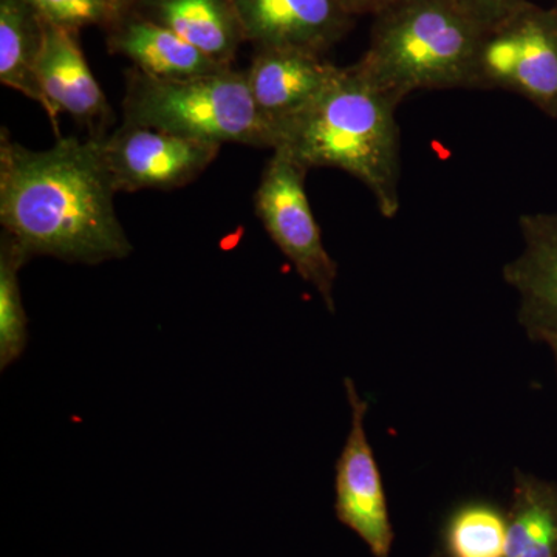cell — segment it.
<instances>
[{
  "label": "cell",
  "instance_id": "6da1fadb",
  "mask_svg": "<svg viewBox=\"0 0 557 557\" xmlns=\"http://www.w3.org/2000/svg\"><path fill=\"white\" fill-rule=\"evenodd\" d=\"M116 189L101 137H58L32 150L0 137V222L32 256L97 263L127 258L131 240L116 215Z\"/></svg>",
  "mask_w": 557,
  "mask_h": 557
},
{
  "label": "cell",
  "instance_id": "7a4b0ae2",
  "mask_svg": "<svg viewBox=\"0 0 557 557\" xmlns=\"http://www.w3.org/2000/svg\"><path fill=\"white\" fill-rule=\"evenodd\" d=\"M398 106L357 65L336 67L321 97L282 134L277 148L304 170L338 168L354 175L372 193L381 215L394 219L401 178Z\"/></svg>",
  "mask_w": 557,
  "mask_h": 557
},
{
  "label": "cell",
  "instance_id": "3957f363",
  "mask_svg": "<svg viewBox=\"0 0 557 557\" xmlns=\"http://www.w3.org/2000/svg\"><path fill=\"white\" fill-rule=\"evenodd\" d=\"M482 32L450 0H397L373 16L355 65L397 104L418 90L469 89Z\"/></svg>",
  "mask_w": 557,
  "mask_h": 557
},
{
  "label": "cell",
  "instance_id": "277c9868",
  "mask_svg": "<svg viewBox=\"0 0 557 557\" xmlns=\"http://www.w3.org/2000/svg\"><path fill=\"white\" fill-rule=\"evenodd\" d=\"M124 123L225 145L276 149V132L259 112L248 72L225 69L185 79L134 72L123 102Z\"/></svg>",
  "mask_w": 557,
  "mask_h": 557
},
{
  "label": "cell",
  "instance_id": "5b68a950",
  "mask_svg": "<svg viewBox=\"0 0 557 557\" xmlns=\"http://www.w3.org/2000/svg\"><path fill=\"white\" fill-rule=\"evenodd\" d=\"M469 89L507 90L557 120V10L527 0L482 32Z\"/></svg>",
  "mask_w": 557,
  "mask_h": 557
},
{
  "label": "cell",
  "instance_id": "8992f818",
  "mask_svg": "<svg viewBox=\"0 0 557 557\" xmlns=\"http://www.w3.org/2000/svg\"><path fill=\"white\" fill-rule=\"evenodd\" d=\"M307 172L284 149H274L255 194L256 215L296 273L317 289L333 313L338 265L325 249L311 211Z\"/></svg>",
  "mask_w": 557,
  "mask_h": 557
},
{
  "label": "cell",
  "instance_id": "52a82bcc",
  "mask_svg": "<svg viewBox=\"0 0 557 557\" xmlns=\"http://www.w3.org/2000/svg\"><path fill=\"white\" fill-rule=\"evenodd\" d=\"M102 156L116 193L188 185L218 159L222 146L124 123L101 137Z\"/></svg>",
  "mask_w": 557,
  "mask_h": 557
},
{
  "label": "cell",
  "instance_id": "ba28073f",
  "mask_svg": "<svg viewBox=\"0 0 557 557\" xmlns=\"http://www.w3.org/2000/svg\"><path fill=\"white\" fill-rule=\"evenodd\" d=\"M351 421L346 445L336 463V516L364 541L375 557H388L394 530L375 454L366 432L369 401L354 380H344Z\"/></svg>",
  "mask_w": 557,
  "mask_h": 557
},
{
  "label": "cell",
  "instance_id": "9c48e42d",
  "mask_svg": "<svg viewBox=\"0 0 557 557\" xmlns=\"http://www.w3.org/2000/svg\"><path fill=\"white\" fill-rule=\"evenodd\" d=\"M523 249L504 267L505 282L518 292L519 324L528 338L557 343V211L519 218Z\"/></svg>",
  "mask_w": 557,
  "mask_h": 557
},
{
  "label": "cell",
  "instance_id": "30bf717a",
  "mask_svg": "<svg viewBox=\"0 0 557 557\" xmlns=\"http://www.w3.org/2000/svg\"><path fill=\"white\" fill-rule=\"evenodd\" d=\"M336 67L313 51L277 47L256 51L247 70L249 89L278 143L282 134L318 101Z\"/></svg>",
  "mask_w": 557,
  "mask_h": 557
},
{
  "label": "cell",
  "instance_id": "8fae6325",
  "mask_svg": "<svg viewBox=\"0 0 557 557\" xmlns=\"http://www.w3.org/2000/svg\"><path fill=\"white\" fill-rule=\"evenodd\" d=\"M245 39L256 49H299L322 54L350 28L339 0H230Z\"/></svg>",
  "mask_w": 557,
  "mask_h": 557
},
{
  "label": "cell",
  "instance_id": "7c38bea8",
  "mask_svg": "<svg viewBox=\"0 0 557 557\" xmlns=\"http://www.w3.org/2000/svg\"><path fill=\"white\" fill-rule=\"evenodd\" d=\"M44 24L38 81L54 131L60 135L58 116L61 112L69 113L90 131H100L110 115V106L84 58L76 32L46 21Z\"/></svg>",
  "mask_w": 557,
  "mask_h": 557
},
{
  "label": "cell",
  "instance_id": "4fadbf2b",
  "mask_svg": "<svg viewBox=\"0 0 557 557\" xmlns=\"http://www.w3.org/2000/svg\"><path fill=\"white\" fill-rule=\"evenodd\" d=\"M109 44L110 49L129 58L138 72L153 78H194L230 69L152 20L121 22Z\"/></svg>",
  "mask_w": 557,
  "mask_h": 557
},
{
  "label": "cell",
  "instance_id": "5bb4252c",
  "mask_svg": "<svg viewBox=\"0 0 557 557\" xmlns=\"http://www.w3.org/2000/svg\"><path fill=\"white\" fill-rule=\"evenodd\" d=\"M150 9L152 21L223 65L245 38L230 0H152Z\"/></svg>",
  "mask_w": 557,
  "mask_h": 557
},
{
  "label": "cell",
  "instance_id": "9a60e30c",
  "mask_svg": "<svg viewBox=\"0 0 557 557\" xmlns=\"http://www.w3.org/2000/svg\"><path fill=\"white\" fill-rule=\"evenodd\" d=\"M505 557H557V483L515 472Z\"/></svg>",
  "mask_w": 557,
  "mask_h": 557
},
{
  "label": "cell",
  "instance_id": "2e32d148",
  "mask_svg": "<svg viewBox=\"0 0 557 557\" xmlns=\"http://www.w3.org/2000/svg\"><path fill=\"white\" fill-rule=\"evenodd\" d=\"M42 17L25 0H0V83L46 110L38 81Z\"/></svg>",
  "mask_w": 557,
  "mask_h": 557
},
{
  "label": "cell",
  "instance_id": "e0dca14e",
  "mask_svg": "<svg viewBox=\"0 0 557 557\" xmlns=\"http://www.w3.org/2000/svg\"><path fill=\"white\" fill-rule=\"evenodd\" d=\"M30 255L3 233L0 242V369L17 361L27 347V314L22 304L20 271Z\"/></svg>",
  "mask_w": 557,
  "mask_h": 557
},
{
  "label": "cell",
  "instance_id": "ac0fdd59",
  "mask_svg": "<svg viewBox=\"0 0 557 557\" xmlns=\"http://www.w3.org/2000/svg\"><path fill=\"white\" fill-rule=\"evenodd\" d=\"M449 557H505L507 519L485 505L465 507L448 528Z\"/></svg>",
  "mask_w": 557,
  "mask_h": 557
},
{
  "label": "cell",
  "instance_id": "d6986e66",
  "mask_svg": "<svg viewBox=\"0 0 557 557\" xmlns=\"http://www.w3.org/2000/svg\"><path fill=\"white\" fill-rule=\"evenodd\" d=\"M49 24L78 32L116 21L123 0H25Z\"/></svg>",
  "mask_w": 557,
  "mask_h": 557
},
{
  "label": "cell",
  "instance_id": "ffe728a7",
  "mask_svg": "<svg viewBox=\"0 0 557 557\" xmlns=\"http://www.w3.org/2000/svg\"><path fill=\"white\" fill-rule=\"evenodd\" d=\"M482 30L493 27L527 0H450Z\"/></svg>",
  "mask_w": 557,
  "mask_h": 557
},
{
  "label": "cell",
  "instance_id": "44dd1931",
  "mask_svg": "<svg viewBox=\"0 0 557 557\" xmlns=\"http://www.w3.org/2000/svg\"><path fill=\"white\" fill-rule=\"evenodd\" d=\"M397 0H339L341 5L350 16H361V14H372L376 16L380 11L387 9Z\"/></svg>",
  "mask_w": 557,
  "mask_h": 557
},
{
  "label": "cell",
  "instance_id": "7402d4cb",
  "mask_svg": "<svg viewBox=\"0 0 557 557\" xmlns=\"http://www.w3.org/2000/svg\"><path fill=\"white\" fill-rule=\"evenodd\" d=\"M548 347L552 348L553 357H555V364H556V372H557V343L552 344V346H548Z\"/></svg>",
  "mask_w": 557,
  "mask_h": 557
},
{
  "label": "cell",
  "instance_id": "603a6c76",
  "mask_svg": "<svg viewBox=\"0 0 557 557\" xmlns=\"http://www.w3.org/2000/svg\"><path fill=\"white\" fill-rule=\"evenodd\" d=\"M553 7H555V9L557 10V0H555V5H553Z\"/></svg>",
  "mask_w": 557,
  "mask_h": 557
}]
</instances>
